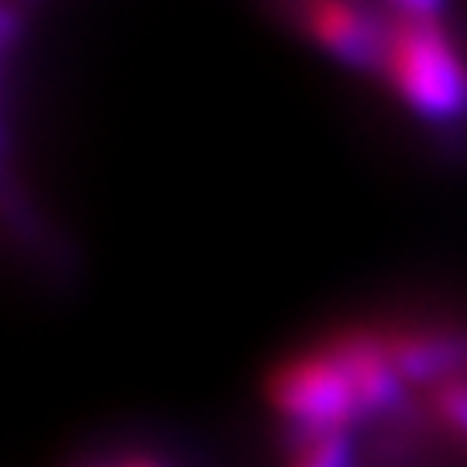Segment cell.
Masks as SVG:
<instances>
[{
    "instance_id": "obj_1",
    "label": "cell",
    "mask_w": 467,
    "mask_h": 467,
    "mask_svg": "<svg viewBox=\"0 0 467 467\" xmlns=\"http://www.w3.org/2000/svg\"><path fill=\"white\" fill-rule=\"evenodd\" d=\"M381 80L416 118H467V56L443 21L391 17V46Z\"/></svg>"
},
{
    "instance_id": "obj_2",
    "label": "cell",
    "mask_w": 467,
    "mask_h": 467,
    "mask_svg": "<svg viewBox=\"0 0 467 467\" xmlns=\"http://www.w3.org/2000/svg\"><path fill=\"white\" fill-rule=\"evenodd\" d=\"M267 401L284 426L298 433V443L329 433H350L364 422V401L357 395L350 368L326 339L284 357L267 374Z\"/></svg>"
},
{
    "instance_id": "obj_3",
    "label": "cell",
    "mask_w": 467,
    "mask_h": 467,
    "mask_svg": "<svg viewBox=\"0 0 467 467\" xmlns=\"http://www.w3.org/2000/svg\"><path fill=\"white\" fill-rule=\"evenodd\" d=\"M301 32L336 63L381 77L391 46V15L357 0H301Z\"/></svg>"
},
{
    "instance_id": "obj_4",
    "label": "cell",
    "mask_w": 467,
    "mask_h": 467,
    "mask_svg": "<svg viewBox=\"0 0 467 467\" xmlns=\"http://www.w3.org/2000/svg\"><path fill=\"white\" fill-rule=\"evenodd\" d=\"M405 384L440 388L467 378V329L453 322H395L381 326Z\"/></svg>"
},
{
    "instance_id": "obj_5",
    "label": "cell",
    "mask_w": 467,
    "mask_h": 467,
    "mask_svg": "<svg viewBox=\"0 0 467 467\" xmlns=\"http://www.w3.org/2000/svg\"><path fill=\"white\" fill-rule=\"evenodd\" d=\"M291 467H353V436L329 433L305 440L298 443Z\"/></svg>"
},
{
    "instance_id": "obj_6",
    "label": "cell",
    "mask_w": 467,
    "mask_h": 467,
    "mask_svg": "<svg viewBox=\"0 0 467 467\" xmlns=\"http://www.w3.org/2000/svg\"><path fill=\"white\" fill-rule=\"evenodd\" d=\"M433 409L453 433L467 440V378H457V381L433 388Z\"/></svg>"
},
{
    "instance_id": "obj_7",
    "label": "cell",
    "mask_w": 467,
    "mask_h": 467,
    "mask_svg": "<svg viewBox=\"0 0 467 467\" xmlns=\"http://www.w3.org/2000/svg\"><path fill=\"white\" fill-rule=\"evenodd\" d=\"M391 11V17H409V21H443V11L451 0H381Z\"/></svg>"
},
{
    "instance_id": "obj_8",
    "label": "cell",
    "mask_w": 467,
    "mask_h": 467,
    "mask_svg": "<svg viewBox=\"0 0 467 467\" xmlns=\"http://www.w3.org/2000/svg\"><path fill=\"white\" fill-rule=\"evenodd\" d=\"M77 467H118V461L111 464V461H87V464H77Z\"/></svg>"
}]
</instances>
